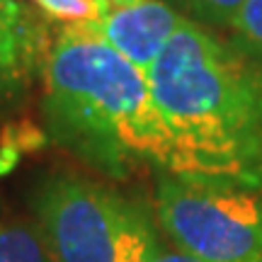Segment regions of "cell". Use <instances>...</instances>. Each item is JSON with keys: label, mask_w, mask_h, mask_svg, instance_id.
I'll list each match as a JSON object with an SVG mask.
<instances>
[{"label": "cell", "mask_w": 262, "mask_h": 262, "mask_svg": "<svg viewBox=\"0 0 262 262\" xmlns=\"http://www.w3.org/2000/svg\"><path fill=\"white\" fill-rule=\"evenodd\" d=\"M146 75L178 150L170 175L262 192V63L185 19Z\"/></svg>", "instance_id": "6da1fadb"}, {"label": "cell", "mask_w": 262, "mask_h": 262, "mask_svg": "<svg viewBox=\"0 0 262 262\" xmlns=\"http://www.w3.org/2000/svg\"><path fill=\"white\" fill-rule=\"evenodd\" d=\"M49 139L114 180L141 168L175 170V141L148 75L93 25H66L44 58Z\"/></svg>", "instance_id": "7a4b0ae2"}, {"label": "cell", "mask_w": 262, "mask_h": 262, "mask_svg": "<svg viewBox=\"0 0 262 262\" xmlns=\"http://www.w3.org/2000/svg\"><path fill=\"white\" fill-rule=\"evenodd\" d=\"M34 214L54 262H148L163 250L146 202L88 178L44 180Z\"/></svg>", "instance_id": "3957f363"}, {"label": "cell", "mask_w": 262, "mask_h": 262, "mask_svg": "<svg viewBox=\"0 0 262 262\" xmlns=\"http://www.w3.org/2000/svg\"><path fill=\"white\" fill-rule=\"evenodd\" d=\"M156 219L202 262H262V192L160 172Z\"/></svg>", "instance_id": "277c9868"}, {"label": "cell", "mask_w": 262, "mask_h": 262, "mask_svg": "<svg viewBox=\"0 0 262 262\" xmlns=\"http://www.w3.org/2000/svg\"><path fill=\"white\" fill-rule=\"evenodd\" d=\"M185 19L168 0H134L126 5H107L90 25L114 51L148 73Z\"/></svg>", "instance_id": "5b68a950"}, {"label": "cell", "mask_w": 262, "mask_h": 262, "mask_svg": "<svg viewBox=\"0 0 262 262\" xmlns=\"http://www.w3.org/2000/svg\"><path fill=\"white\" fill-rule=\"evenodd\" d=\"M47 54L37 15L19 0H0V95L22 90Z\"/></svg>", "instance_id": "8992f818"}, {"label": "cell", "mask_w": 262, "mask_h": 262, "mask_svg": "<svg viewBox=\"0 0 262 262\" xmlns=\"http://www.w3.org/2000/svg\"><path fill=\"white\" fill-rule=\"evenodd\" d=\"M0 262H54L39 228L0 224Z\"/></svg>", "instance_id": "52a82bcc"}, {"label": "cell", "mask_w": 262, "mask_h": 262, "mask_svg": "<svg viewBox=\"0 0 262 262\" xmlns=\"http://www.w3.org/2000/svg\"><path fill=\"white\" fill-rule=\"evenodd\" d=\"M187 19L206 29H231L245 0H168Z\"/></svg>", "instance_id": "ba28073f"}, {"label": "cell", "mask_w": 262, "mask_h": 262, "mask_svg": "<svg viewBox=\"0 0 262 262\" xmlns=\"http://www.w3.org/2000/svg\"><path fill=\"white\" fill-rule=\"evenodd\" d=\"M231 41L243 54L262 63V0H245L228 29Z\"/></svg>", "instance_id": "9c48e42d"}, {"label": "cell", "mask_w": 262, "mask_h": 262, "mask_svg": "<svg viewBox=\"0 0 262 262\" xmlns=\"http://www.w3.org/2000/svg\"><path fill=\"white\" fill-rule=\"evenodd\" d=\"M47 17L58 19L63 25H90L100 17V12L85 0H32Z\"/></svg>", "instance_id": "30bf717a"}, {"label": "cell", "mask_w": 262, "mask_h": 262, "mask_svg": "<svg viewBox=\"0 0 262 262\" xmlns=\"http://www.w3.org/2000/svg\"><path fill=\"white\" fill-rule=\"evenodd\" d=\"M148 262H202V260H196V257H192V255L187 253H182V250H172V253H165V250H160L153 260Z\"/></svg>", "instance_id": "8fae6325"}, {"label": "cell", "mask_w": 262, "mask_h": 262, "mask_svg": "<svg viewBox=\"0 0 262 262\" xmlns=\"http://www.w3.org/2000/svg\"><path fill=\"white\" fill-rule=\"evenodd\" d=\"M85 3H90V5H93L97 12H102V10L107 8V0H85Z\"/></svg>", "instance_id": "7c38bea8"}, {"label": "cell", "mask_w": 262, "mask_h": 262, "mask_svg": "<svg viewBox=\"0 0 262 262\" xmlns=\"http://www.w3.org/2000/svg\"><path fill=\"white\" fill-rule=\"evenodd\" d=\"M126 3H134V0H107V5H126Z\"/></svg>", "instance_id": "4fadbf2b"}]
</instances>
